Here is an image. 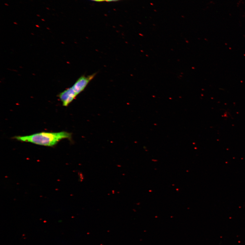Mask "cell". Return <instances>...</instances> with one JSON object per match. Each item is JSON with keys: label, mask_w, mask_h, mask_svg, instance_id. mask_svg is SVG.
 Segmentation results:
<instances>
[{"label": "cell", "mask_w": 245, "mask_h": 245, "mask_svg": "<svg viewBox=\"0 0 245 245\" xmlns=\"http://www.w3.org/2000/svg\"><path fill=\"white\" fill-rule=\"evenodd\" d=\"M72 134L66 131L57 133L41 132L28 136H15L17 140L24 142L30 143L40 146L52 147L65 139H70Z\"/></svg>", "instance_id": "cell-1"}, {"label": "cell", "mask_w": 245, "mask_h": 245, "mask_svg": "<svg viewBox=\"0 0 245 245\" xmlns=\"http://www.w3.org/2000/svg\"><path fill=\"white\" fill-rule=\"evenodd\" d=\"M96 73L88 76H82L77 79L72 86L77 95L82 92L85 89L89 83L94 78Z\"/></svg>", "instance_id": "cell-2"}, {"label": "cell", "mask_w": 245, "mask_h": 245, "mask_svg": "<svg viewBox=\"0 0 245 245\" xmlns=\"http://www.w3.org/2000/svg\"><path fill=\"white\" fill-rule=\"evenodd\" d=\"M77 95L71 87L60 93L58 96L63 105L66 107L76 98Z\"/></svg>", "instance_id": "cell-3"}]
</instances>
